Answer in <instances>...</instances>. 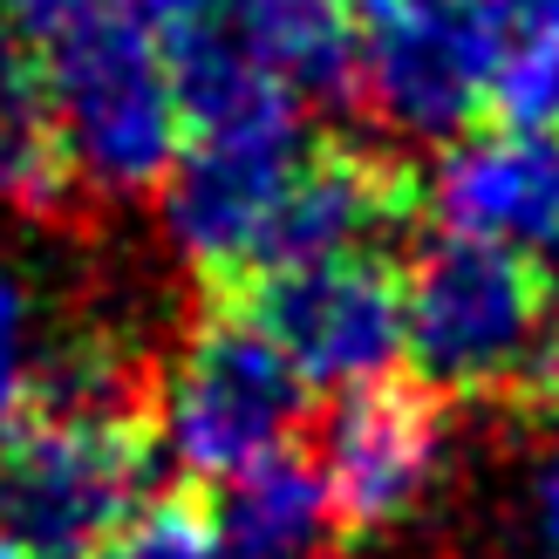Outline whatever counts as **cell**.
Listing matches in <instances>:
<instances>
[{
	"instance_id": "17",
	"label": "cell",
	"mask_w": 559,
	"mask_h": 559,
	"mask_svg": "<svg viewBox=\"0 0 559 559\" xmlns=\"http://www.w3.org/2000/svg\"><path fill=\"white\" fill-rule=\"evenodd\" d=\"M0 8H8V35H21L35 55L75 41L82 27H96L109 14H130L123 0H0Z\"/></svg>"
},
{
	"instance_id": "12",
	"label": "cell",
	"mask_w": 559,
	"mask_h": 559,
	"mask_svg": "<svg viewBox=\"0 0 559 559\" xmlns=\"http://www.w3.org/2000/svg\"><path fill=\"white\" fill-rule=\"evenodd\" d=\"M82 199L62 123L48 103L41 55L21 35H0V212L14 218H62Z\"/></svg>"
},
{
	"instance_id": "2",
	"label": "cell",
	"mask_w": 559,
	"mask_h": 559,
	"mask_svg": "<svg viewBox=\"0 0 559 559\" xmlns=\"http://www.w3.org/2000/svg\"><path fill=\"white\" fill-rule=\"evenodd\" d=\"M307 416V382L239 300L212 294L157 382V443L191 485H226L287 451Z\"/></svg>"
},
{
	"instance_id": "5",
	"label": "cell",
	"mask_w": 559,
	"mask_h": 559,
	"mask_svg": "<svg viewBox=\"0 0 559 559\" xmlns=\"http://www.w3.org/2000/svg\"><path fill=\"white\" fill-rule=\"evenodd\" d=\"M512 0H369L355 27V103L409 136L457 144L491 109Z\"/></svg>"
},
{
	"instance_id": "15",
	"label": "cell",
	"mask_w": 559,
	"mask_h": 559,
	"mask_svg": "<svg viewBox=\"0 0 559 559\" xmlns=\"http://www.w3.org/2000/svg\"><path fill=\"white\" fill-rule=\"evenodd\" d=\"M96 559H233V552H226V539H218L212 512L191 491H178V498L144 506Z\"/></svg>"
},
{
	"instance_id": "1",
	"label": "cell",
	"mask_w": 559,
	"mask_h": 559,
	"mask_svg": "<svg viewBox=\"0 0 559 559\" xmlns=\"http://www.w3.org/2000/svg\"><path fill=\"white\" fill-rule=\"evenodd\" d=\"M409 369L430 396L559 409V280L519 253L430 233L403 266Z\"/></svg>"
},
{
	"instance_id": "11",
	"label": "cell",
	"mask_w": 559,
	"mask_h": 559,
	"mask_svg": "<svg viewBox=\"0 0 559 559\" xmlns=\"http://www.w3.org/2000/svg\"><path fill=\"white\" fill-rule=\"evenodd\" d=\"M212 491H218L212 525L233 559H321L334 533H342L328 506V485H321V464H307L300 451H273Z\"/></svg>"
},
{
	"instance_id": "21",
	"label": "cell",
	"mask_w": 559,
	"mask_h": 559,
	"mask_svg": "<svg viewBox=\"0 0 559 559\" xmlns=\"http://www.w3.org/2000/svg\"><path fill=\"white\" fill-rule=\"evenodd\" d=\"M328 8H342V14H355V8H369V0H328Z\"/></svg>"
},
{
	"instance_id": "7",
	"label": "cell",
	"mask_w": 559,
	"mask_h": 559,
	"mask_svg": "<svg viewBox=\"0 0 559 559\" xmlns=\"http://www.w3.org/2000/svg\"><path fill=\"white\" fill-rule=\"evenodd\" d=\"M253 314L273 348L300 369L307 389H376L409 361V328H403V266L389 253H348L321 266H280L226 287Z\"/></svg>"
},
{
	"instance_id": "10",
	"label": "cell",
	"mask_w": 559,
	"mask_h": 559,
	"mask_svg": "<svg viewBox=\"0 0 559 559\" xmlns=\"http://www.w3.org/2000/svg\"><path fill=\"white\" fill-rule=\"evenodd\" d=\"M416 191L424 185L409 178L403 157L369 151V144H314L300 157L280 212H273V233L260 246L253 273L321 266V260H348V253H382L389 233L409 218Z\"/></svg>"
},
{
	"instance_id": "8",
	"label": "cell",
	"mask_w": 559,
	"mask_h": 559,
	"mask_svg": "<svg viewBox=\"0 0 559 559\" xmlns=\"http://www.w3.org/2000/svg\"><path fill=\"white\" fill-rule=\"evenodd\" d=\"M443 471V409L424 382H376L342 396L321 430V485L342 533H382L430 498Z\"/></svg>"
},
{
	"instance_id": "4",
	"label": "cell",
	"mask_w": 559,
	"mask_h": 559,
	"mask_svg": "<svg viewBox=\"0 0 559 559\" xmlns=\"http://www.w3.org/2000/svg\"><path fill=\"white\" fill-rule=\"evenodd\" d=\"M48 103L82 191H157L185 151V103L164 48L130 14L82 27L75 41L41 48Z\"/></svg>"
},
{
	"instance_id": "16",
	"label": "cell",
	"mask_w": 559,
	"mask_h": 559,
	"mask_svg": "<svg viewBox=\"0 0 559 559\" xmlns=\"http://www.w3.org/2000/svg\"><path fill=\"white\" fill-rule=\"evenodd\" d=\"M35 369H41L35 300H27L14 266H0V443L14 437V424L27 416V403H35Z\"/></svg>"
},
{
	"instance_id": "6",
	"label": "cell",
	"mask_w": 559,
	"mask_h": 559,
	"mask_svg": "<svg viewBox=\"0 0 559 559\" xmlns=\"http://www.w3.org/2000/svg\"><path fill=\"white\" fill-rule=\"evenodd\" d=\"M307 151H314L307 144V109H266V117L185 136L171 178L157 185V205L171 246L191 260V273L212 280V294L239 287L260 266L273 212Z\"/></svg>"
},
{
	"instance_id": "18",
	"label": "cell",
	"mask_w": 559,
	"mask_h": 559,
	"mask_svg": "<svg viewBox=\"0 0 559 559\" xmlns=\"http://www.w3.org/2000/svg\"><path fill=\"white\" fill-rule=\"evenodd\" d=\"M123 8H130V21L144 27L157 48H171L185 35H199V27H218L233 14V0H123Z\"/></svg>"
},
{
	"instance_id": "9",
	"label": "cell",
	"mask_w": 559,
	"mask_h": 559,
	"mask_svg": "<svg viewBox=\"0 0 559 559\" xmlns=\"http://www.w3.org/2000/svg\"><path fill=\"white\" fill-rule=\"evenodd\" d=\"M424 191L443 233L519 253L546 273L559 266V136L512 123L471 130L443 144Z\"/></svg>"
},
{
	"instance_id": "19",
	"label": "cell",
	"mask_w": 559,
	"mask_h": 559,
	"mask_svg": "<svg viewBox=\"0 0 559 559\" xmlns=\"http://www.w3.org/2000/svg\"><path fill=\"white\" fill-rule=\"evenodd\" d=\"M533 519H539L546 552L559 559V437H552V451H546V464H539V485H533Z\"/></svg>"
},
{
	"instance_id": "3",
	"label": "cell",
	"mask_w": 559,
	"mask_h": 559,
	"mask_svg": "<svg viewBox=\"0 0 559 559\" xmlns=\"http://www.w3.org/2000/svg\"><path fill=\"white\" fill-rule=\"evenodd\" d=\"M151 424L136 409H35L0 443V525L27 559H96L144 512Z\"/></svg>"
},
{
	"instance_id": "20",
	"label": "cell",
	"mask_w": 559,
	"mask_h": 559,
	"mask_svg": "<svg viewBox=\"0 0 559 559\" xmlns=\"http://www.w3.org/2000/svg\"><path fill=\"white\" fill-rule=\"evenodd\" d=\"M0 559H27V552H21V546L8 539V525H0Z\"/></svg>"
},
{
	"instance_id": "13",
	"label": "cell",
	"mask_w": 559,
	"mask_h": 559,
	"mask_svg": "<svg viewBox=\"0 0 559 559\" xmlns=\"http://www.w3.org/2000/svg\"><path fill=\"white\" fill-rule=\"evenodd\" d=\"M233 27L294 103H355V21L328 0H233Z\"/></svg>"
},
{
	"instance_id": "14",
	"label": "cell",
	"mask_w": 559,
	"mask_h": 559,
	"mask_svg": "<svg viewBox=\"0 0 559 559\" xmlns=\"http://www.w3.org/2000/svg\"><path fill=\"white\" fill-rule=\"evenodd\" d=\"M491 117L559 136V0H512L506 62L491 82Z\"/></svg>"
}]
</instances>
